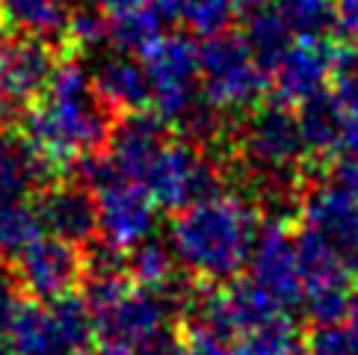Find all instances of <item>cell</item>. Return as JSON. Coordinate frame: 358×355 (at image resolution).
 Masks as SVG:
<instances>
[{
  "mask_svg": "<svg viewBox=\"0 0 358 355\" xmlns=\"http://www.w3.org/2000/svg\"><path fill=\"white\" fill-rule=\"evenodd\" d=\"M113 113L98 98L92 78L78 66L54 68L45 89V101L24 116V145L42 166L57 175L78 160L83 151H98L113 131Z\"/></svg>",
  "mask_w": 358,
  "mask_h": 355,
  "instance_id": "6da1fadb",
  "label": "cell"
},
{
  "mask_svg": "<svg viewBox=\"0 0 358 355\" xmlns=\"http://www.w3.org/2000/svg\"><path fill=\"white\" fill-rule=\"evenodd\" d=\"M258 213L237 196H213L178 210L169 240L172 255L208 282L234 278L258 237Z\"/></svg>",
  "mask_w": 358,
  "mask_h": 355,
  "instance_id": "7a4b0ae2",
  "label": "cell"
},
{
  "mask_svg": "<svg viewBox=\"0 0 358 355\" xmlns=\"http://www.w3.org/2000/svg\"><path fill=\"white\" fill-rule=\"evenodd\" d=\"M204 98L216 110H252L266 92V71L252 59L243 33L210 36L199 48Z\"/></svg>",
  "mask_w": 358,
  "mask_h": 355,
  "instance_id": "3957f363",
  "label": "cell"
},
{
  "mask_svg": "<svg viewBox=\"0 0 358 355\" xmlns=\"http://www.w3.org/2000/svg\"><path fill=\"white\" fill-rule=\"evenodd\" d=\"M143 184L151 193L157 208L166 210H184L196 201L220 196V178H216L208 154L196 143H166L155 160L148 163V169L143 175Z\"/></svg>",
  "mask_w": 358,
  "mask_h": 355,
  "instance_id": "277c9868",
  "label": "cell"
},
{
  "mask_svg": "<svg viewBox=\"0 0 358 355\" xmlns=\"http://www.w3.org/2000/svg\"><path fill=\"white\" fill-rule=\"evenodd\" d=\"M145 71L151 80V101L166 122L181 119L196 104L199 86V45L184 33L160 36L145 50Z\"/></svg>",
  "mask_w": 358,
  "mask_h": 355,
  "instance_id": "5b68a950",
  "label": "cell"
},
{
  "mask_svg": "<svg viewBox=\"0 0 358 355\" xmlns=\"http://www.w3.org/2000/svg\"><path fill=\"white\" fill-rule=\"evenodd\" d=\"M54 74L48 42L39 36L0 39V119L18 116L36 95L48 89Z\"/></svg>",
  "mask_w": 358,
  "mask_h": 355,
  "instance_id": "8992f818",
  "label": "cell"
},
{
  "mask_svg": "<svg viewBox=\"0 0 358 355\" xmlns=\"http://www.w3.org/2000/svg\"><path fill=\"white\" fill-rule=\"evenodd\" d=\"M98 201V234L119 249H131L139 240L151 237L157 219V205L145 184L136 178H119L95 189Z\"/></svg>",
  "mask_w": 358,
  "mask_h": 355,
  "instance_id": "52a82bcc",
  "label": "cell"
},
{
  "mask_svg": "<svg viewBox=\"0 0 358 355\" xmlns=\"http://www.w3.org/2000/svg\"><path fill=\"white\" fill-rule=\"evenodd\" d=\"M15 273L21 278V287L30 290L36 299L50 302L57 296L71 294V287L83 275V258L74 243L59 240L54 234L33 237L27 246L18 252Z\"/></svg>",
  "mask_w": 358,
  "mask_h": 355,
  "instance_id": "ba28073f",
  "label": "cell"
},
{
  "mask_svg": "<svg viewBox=\"0 0 358 355\" xmlns=\"http://www.w3.org/2000/svg\"><path fill=\"white\" fill-rule=\"evenodd\" d=\"M249 263H252V282L264 294H270L278 308H293L302 302L305 284L296 258V243L287 237L285 225L273 222L264 231H258Z\"/></svg>",
  "mask_w": 358,
  "mask_h": 355,
  "instance_id": "9c48e42d",
  "label": "cell"
},
{
  "mask_svg": "<svg viewBox=\"0 0 358 355\" xmlns=\"http://www.w3.org/2000/svg\"><path fill=\"white\" fill-rule=\"evenodd\" d=\"M175 305L163 290L151 287H131L122 299L110 308L95 314V340L98 347H124L131 349L139 338H145L151 328L166 323Z\"/></svg>",
  "mask_w": 358,
  "mask_h": 355,
  "instance_id": "30bf717a",
  "label": "cell"
},
{
  "mask_svg": "<svg viewBox=\"0 0 358 355\" xmlns=\"http://www.w3.org/2000/svg\"><path fill=\"white\" fill-rule=\"evenodd\" d=\"M243 151H246L249 169L255 172L285 169L302 154L305 145L299 136V124L287 104L273 101V104L255 110V116L246 124V133H243Z\"/></svg>",
  "mask_w": 358,
  "mask_h": 355,
  "instance_id": "8fae6325",
  "label": "cell"
},
{
  "mask_svg": "<svg viewBox=\"0 0 358 355\" xmlns=\"http://www.w3.org/2000/svg\"><path fill=\"white\" fill-rule=\"evenodd\" d=\"M338 68V48L326 42V36H299V42L287 48V54L273 68V83L278 101L302 104L305 98L323 92V86Z\"/></svg>",
  "mask_w": 358,
  "mask_h": 355,
  "instance_id": "7c38bea8",
  "label": "cell"
},
{
  "mask_svg": "<svg viewBox=\"0 0 358 355\" xmlns=\"http://www.w3.org/2000/svg\"><path fill=\"white\" fill-rule=\"evenodd\" d=\"M39 228L74 246L89 243L98 234V201L86 184L45 187L33 201Z\"/></svg>",
  "mask_w": 358,
  "mask_h": 355,
  "instance_id": "4fadbf2b",
  "label": "cell"
},
{
  "mask_svg": "<svg viewBox=\"0 0 358 355\" xmlns=\"http://www.w3.org/2000/svg\"><path fill=\"white\" fill-rule=\"evenodd\" d=\"M302 217L308 228L341 252L352 270H358V205L335 187H314L302 198Z\"/></svg>",
  "mask_w": 358,
  "mask_h": 355,
  "instance_id": "5bb4252c",
  "label": "cell"
},
{
  "mask_svg": "<svg viewBox=\"0 0 358 355\" xmlns=\"http://www.w3.org/2000/svg\"><path fill=\"white\" fill-rule=\"evenodd\" d=\"M166 139H169L166 119H160L157 113L131 110L124 119L113 122V131L107 136V143H110L107 154L116 163L122 178L143 181L148 163L155 160V154L166 145Z\"/></svg>",
  "mask_w": 358,
  "mask_h": 355,
  "instance_id": "9a60e30c",
  "label": "cell"
},
{
  "mask_svg": "<svg viewBox=\"0 0 358 355\" xmlns=\"http://www.w3.org/2000/svg\"><path fill=\"white\" fill-rule=\"evenodd\" d=\"M98 98L113 110V113H131L143 110L151 101V80L145 71V62H136L131 54H110L95 66V71L89 74Z\"/></svg>",
  "mask_w": 358,
  "mask_h": 355,
  "instance_id": "2e32d148",
  "label": "cell"
},
{
  "mask_svg": "<svg viewBox=\"0 0 358 355\" xmlns=\"http://www.w3.org/2000/svg\"><path fill=\"white\" fill-rule=\"evenodd\" d=\"M12 355H71L66 338L54 320V311L45 302H21L15 320L9 326Z\"/></svg>",
  "mask_w": 358,
  "mask_h": 355,
  "instance_id": "e0dca14e",
  "label": "cell"
},
{
  "mask_svg": "<svg viewBox=\"0 0 358 355\" xmlns=\"http://www.w3.org/2000/svg\"><path fill=\"white\" fill-rule=\"evenodd\" d=\"M299 136L302 145L311 154H331L341 148V128H343V110L338 107V101L331 98V92H317L311 98H305L296 113Z\"/></svg>",
  "mask_w": 358,
  "mask_h": 355,
  "instance_id": "ac0fdd59",
  "label": "cell"
},
{
  "mask_svg": "<svg viewBox=\"0 0 358 355\" xmlns=\"http://www.w3.org/2000/svg\"><path fill=\"white\" fill-rule=\"evenodd\" d=\"M293 33L290 24L285 21L278 9H255L249 12V24L243 30V39H246V48L252 59L258 62L264 71H273L278 66V59L287 54V48L293 45Z\"/></svg>",
  "mask_w": 358,
  "mask_h": 355,
  "instance_id": "d6986e66",
  "label": "cell"
},
{
  "mask_svg": "<svg viewBox=\"0 0 358 355\" xmlns=\"http://www.w3.org/2000/svg\"><path fill=\"white\" fill-rule=\"evenodd\" d=\"M3 18L30 36L39 39H69V12L59 0H0Z\"/></svg>",
  "mask_w": 358,
  "mask_h": 355,
  "instance_id": "ffe728a7",
  "label": "cell"
},
{
  "mask_svg": "<svg viewBox=\"0 0 358 355\" xmlns=\"http://www.w3.org/2000/svg\"><path fill=\"white\" fill-rule=\"evenodd\" d=\"M163 24L166 18L155 3L116 12L110 21V42H116L119 50H124V54H134V50L136 54H145L163 36Z\"/></svg>",
  "mask_w": 358,
  "mask_h": 355,
  "instance_id": "44dd1931",
  "label": "cell"
},
{
  "mask_svg": "<svg viewBox=\"0 0 358 355\" xmlns=\"http://www.w3.org/2000/svg\"><path fill=\"white\" fill-rule=\"evenodd\" d=\"M222 299H225V311H228V320H231L234 335H246L278 314L273 296L264 294L255 282H237L234 278L228 290H222Z\"/></svg>",
  "mask_w": 358,
  "mask_h": 355,
  "instance_id": "7402d4cb",
  "label": "cell"
},
{
  "mask_svg": "<svg viewBox=\"0 0 358 355\" xmlns=\"http://www.w3.org/2000/svg\"><path fill=\"white\" fill-rule=\"evenodd\" d=\"M127 275H131L139 287L160 290L175 275L172 249L151 237L139 240L136 246H131V255H127Z\"/></svg>",
  "mask_w": 358,
  "mask_h": 355,
  "instance_id": "603a6c76",
  "label": "cell"
},
{
  "mask_svg": "<svg viewBox=\"0 0 358 355\" xmlns=\"http://www.w3.org/2000/svg\"><path fill=\"white\" fill-rule=\"evenodd\" d=\"M48 172L30 154L27 145H0V201H18L33 181H42Z\"/></svg>",
  "mask_w": 358,
  "mask_h": 355,
  "instance_id": "cb8c5ba5",
  "label": "cell"
},
{
  "mask_svg": "<svg viewBox=\"0 0 358 355\" xmlns=\"http://www.w3.org/2000/svg\"><path fill=\"white\" fill-rule=\"evenodd\" d=\"M237 0H178V18L199 36H220L237 18Z\"/></svg>",
  "mask_w": 358,
  "mask_h": 355,
  "instance_id": "d4e9b609",
  "label": "cell"
},
{
  "mask_svg": "<svg viewBox=\"0 0 358 355\" xmlns=\"http://www.w3.org/2000/svg\"><path fill=\"white\" fill-rule=\"evenodd\" d=\"M278 12L296 36H326L335 30V0H278Z\"/></svg>",
  "mask_w": 358,
  "mask_h": 355,
  "instance_id": "484cf974",
  "label": "cell"
},
{
  "mask_svg": "<svg viewBox=\"0 0 358 355\" xmlns=\"http://www.w3.org/2000/svg\"><path fill=\"white\" fill-rule=\"evenodd\" d=\"M39 222H36L33 208L24 201H0V258L3 255H18V252L39 237Z\"/></svg>",
  "mask_w": 358,
  "mask_h": 355,
  "instance_id": "4316f807",
  "label": "cell"
},
{
  "mask_svg": "<svg viewBox=\"0 0 358 355\" xmlns=\"http://www.w3.org/2000/svg\"><path fill=\"white\" fill-rule=\"evenodd\" d=\"M308 355H358V328L326 323L317 326L305 340Z\"/></svg>",
  "mask_w": 358,
  "mask_h": 355,
  "instance_id": "83f0119b",
  "label": "cell"
},
{
  "mask_svg": "<svg viewBox=\"0 0 358 355\" xmlns=\"http://www.w3.org/2000/svg\"><path fill=\"white\" fill-rule=\"evenodd\" d=\"M69 39L83 50H95L110 42V21L98 9L83 6L69 15Z\"/></svg>",
  "mask_w": 358,
  "mask_h": 355,
  "instance_id": "f1b7e54d",
  "label": "cell"
},
{
  "mask_svg": "<svg viewBox=\"0 0 358 355\" xmlns=\"http://www.w3.org/2000/svg\"><path fill=\"white\" fill-rule=\"evenodd\" d=\"M83 275H116V273H127V255L124 249L107 243L104 237L101 240H89L83 243Z\"/></svg>",
  "mask_w": 358,
  "mask_h": 355,
  "instance_id": "f546056e",
  "label": "cell"
},
{
  "mask_svg": "<svg viewBox=\"0 0 358 355\" xmlns=\"http://www.w3.org/2000/svg\"><path fill=\"white\" fill-rule=\"evenodd\" d=\"M24 302V287L15 273V266L0 258V338L9 335V326Z\"/></svg>",
  "mask_w": 358,
  "mask_h": 355,
  "instance_id": "4dcf8cb0",
  "label": "cell"
},
{
  "mask_svg": "<svg viewBox=\"0 0 358 355\" xmlns=\"http://www.w3.org/2000/svg\"><path fill=\"white\" fill-rule=\"evenodd\" d=\"M187 340L175 332L172 326H157L151 328L145 338H139L131 347V355H184Z\"/></svg>",
  "mask_w": 358,
  "mask_h": 355,
  "instance_id": "1f68e13d",
  "label": "cell"
},
{
  "mask_svg": "<svg viewBox=\"0 0 358 355\" xmlns=\"http://www.w3.org/2000/svg\"><path fill=\"white\" fill-rule=\"evenodd\" d=\"M331 98L338 101L343 116L358 113V68L335 71V86H331Z\"/></svg>",
  "mask_w": 358,
  "mask_h": 355,
  "instance_id": "d6a6232c",
  "label": "cell"
},
{
  "mask_svg": "<svg viewBox=\"0 0 358 355\" xmlns=\"http://www.w3.org/2000/svg\"><path fill=\"white\" fill-rule=\"evenodd\" d=\"M335 184L358 205V151H343L335 160Z\"/></svg>",
  "mask_w": 358,
  "mask_h": 355,
  "instance_id": "836d02e7",
  "label": "cell"
},
{
  "mask_svg": "<svg viewBox=\"0 0 358 355\" xmlns=\"http://www.w3.org/2000/svg\"><path fill=\"white\" fill-rule=\"evenodd\" d=\"M184 355H237L225 347V340L213 338L208 332H201V328H193L187 338V347H184Z\"/></svg>",
  "mask_w": 358,
  "mask_h": 355,
  "instance_id": "e575fe53",
  "label": "cell"
},
{
  "mask_svg": "<svg viewBox=\"0 0 358 355\" xmlns=\"http://www.w3.org/2000/svg\"><path fill=\"white\" fill-rule=\"evenodd\" d=\"M338 151H358V113H352V116H343L341 148Z\"/></svg>",
  "mask_w": 358,
  "mask_h": 355,
  "instance_id": "d590c367",
  "label": "cell"
},
{
  "mask_svg": "<svg viewBox=\"0 0 358 355\" xmlns=\"http://www.w3.org/2000/svg\"><path fill=\"white\" fill-rule=\"evenodd\" d=\"M350 45L338 50V68L335 71H343V68H358V33L347 39Z\"/></svg>",
  "mask_w": 358,
  "mask_h": 355,
  "instance_id": "8d00e7d4",
  "label": "cell"
},
{
  "mask_svg": "<svg viewBox=\"0 0 358 355\" xmlns=\"http://www.w3.org/2000/svg\"><path fill=\"white\" fill-rule=\"evenodd\" d=\"M95 3L101 6V9H107V12H124V9H134V6H145V3H151V0H95Z\"/></svg>",
  "mask_w": 358,
  "mask_h": 355,
  "instance_id": "74e56055",
  "label": "cell"
},
{
  "mask_svg": "<svg viewBox=\"0 0 358 355\" xmlns=\"http://www.w3.org/2000/svg\"><path fill=\"white\" fill-rule=\"evenodd\" d=\"M273 0H237V9L243 12H255V9H264V6H270Z\"/></svg>",
  "mask_w": 358,
  "mask_h": 355,
  "instance_id": "f35d334b",
  "label": "cell"
},
{
  "mask_svg": "<svg viewBox=\"0 0 358 355\" xmlns=\"http://www.w3.org/2000/svg\"><path fill=\"white\" fill-rule=\"evenodd\" d=\"M347 320H350V326H352V328H358V294H355V296H352V302H350Z\"/></svg>",
  "mask_w": 358,
  "mask_h": 355,
  "instance_id": "ab89813d",
  "label": "cell"
},
{
  "mask_svg": "<svg viewBox=\"0 0 358 355\" xmlns=\"http://www.w3.org/2000/svg\"><path fill=\"white\" fill-rule=\"evenodd\" d=\"M80 355H83V352H80Z\"/></svg>",
  "mask_w": 358,
  "mask_h": 355,
  "instance_id": "60d3db41",
  "label": "cell"
}]
</instances>
